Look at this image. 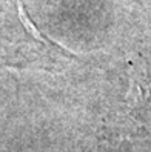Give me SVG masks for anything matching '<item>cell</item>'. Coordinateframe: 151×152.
Returning <instances> with one entry per match:
<instances>
[{
  "label": "cell",
  "instance_id": "obj_1",
  "mask_svg": "<svg viewBox=\"0 0 151 152\" xmlns=\"http://www.w3.org/2000/svg\"><path fill=\"white\" fill-rule=\"evenodd\" d=\"M71 57L60 45L42 35L26 14L14 29L0 28V69L56 71Z\"/></svg>",
  "mask_w": 151,
  "mask_h": 152
}]
</instances>
